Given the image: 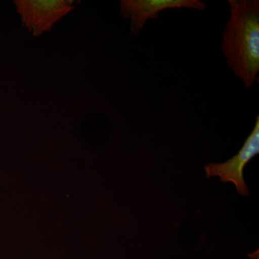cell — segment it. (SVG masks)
I'll return each mask as SVG.
<instances>
[{
  "label": "cell",
  "instance_id": "1",
  "mask_svg": "<svg viewBox=\"0 0 259 259\" xmlns=\"http://www.w3.org/2000/svg\"><path fill=\"white\" fill-rule=\"evenodd\" d=\"M230 16L222 32L221 50L228 67L250 89L259 73V1L228 0Z\"/></svg>",
  "mask_w": 259,
  "mask_h": 259
},
{
  "label": "cell",
  "instance_id": "2",
  "mask_svg": "<svg viewBox=\"0 0 259 259\" xmlns=\"http://www.w3.org/2000/svg\"><path fill=\"white\" fill-rule=\"evenodd\" d=\"M74 0H15L23 25L35 37L50 31L54 24L74 9Z\"/></svg>",
  "mask_w": 259,
  "mask_h": 259
},
{
  "label": "cell",
  "instance_id": "3",
  "mask_svg": "<svg viewBox=\"0 0 259 259\" xmlns=\"http://www.w3.org/2000/svg\"><path fill=\"white\" fill-rule=\"evenodd\" d=\"M259 153V116L255 119L253 131L245 141L239 152L224 163H209L204 166L207 178L219 177L223 183L231 182L237 192L243 197L249 194L243 171L245 165Z\"/></svg>",
  "mask_w": 259,
  "mask_h": 259
},
{
  "label": "cell",
  "instance_id": "4",
  "mask_svg": "<svg viewBox=\"0 0 259 259\" xmlns=\"http://www.w3.org/2000/svg\"><path fill=\"white\" fill-rule=\"evenodd\" d=\"M206 4L200 0H122L120 13L129 19L131 30L138 35L149 20L157 18L163 10L188 8L203 11Z\"/></svg>",
  "mask_w": 259,
  "mask_h": 259
}]
</instances>
